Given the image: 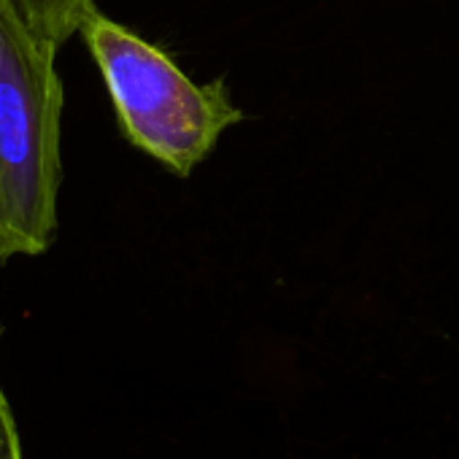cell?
<instances>
[{
    "mask_svg": "<svg viewBox=\"0 0 459 459\" xmlns=\"http://www.w3.org/2000/svg\"><path fill=\"white\" fill-rule=\"evenodd\" d=\"M0 459H25L17 419L4 389H0Z\"/></svg>",
    "mask_w": 459,
    "mask_h": 459,
    "instance_id": "4",
    "label": "cell"
},
{
    "mask_svg": "<svg viewBox=\"0 0 459 459\" xmlns=\"http://www.w3.org/2000/svg\"><path fill=\"white\" fill-rule=\"evenodd\" d=\"M25 20L39 30L47 41H52L57 49L71 41L82 22L95 12V0H14Z\"/></svg>",
    "mask_w": 459,
    "mask_h": 459,
    "instance_id": "3",
    "label": "cell"
},
{
    "mask_svg": "<svg viewBox=\"0 0 459 459\" xmlns=\"http://www.w3.org/2000/svg\"><path fill=\"white\" fill-rule=\"evenodd\" d=\"M125 138L178 176L200 165L219 135L241 122L221 82L195 84L160 47L108 20L98 9L82 22Z\"/></svg>",
    "mask_w": 459,
    "mask_h": 459,
    "instance_id": "2",
    "label": "cell"
},
{
    "mask_svg": "<svg viewBox=\"0 0 459 459\" xmlns=\"http://www.w3.org/2000/svg\"><path fill=\"white\" fill-rule=\"evenodd\" d=\"M57 47L0 0V265L39 257L57 230L63 79Z\"/></svg>",
    "mask_w": 459,
    "mask_h": 459,
    "instance_id": "1",
    "label": "cell"
}]
</instances>
